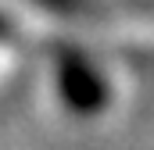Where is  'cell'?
Here are the masks:
<instances>
[{"label": "cell", "instance_id": "obj_1", "mask_svg": "<svg viewBox=\"0 0 154 150\" xmlns=\"http://www.w3.org/2000/svg\"><path fill=\"white\" fill-rule=\"evenodd\" d=\"M57 89L61 100L79 114H97L108 104V82L97 72L93 61H86L79 50H68L57 57Z\"/></svg>", "mask_w": 154, "mask_h": 150}, {"label": "cell", "instance_id": "obj_2", "mask_svg": "<svg viewBox=\"0 0 154 150\" xmlns=\"http://www.w3.org/2000/svg\"><path fill=\"white\" fill-rule=\"evenodd\" d=\"M32 4L54 11V14H61V18H79V14H90V11H93L86 0H32Z\"/></svg>", "mask_w": 154, "mask_h": 150}]
</instances>
